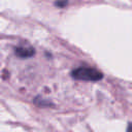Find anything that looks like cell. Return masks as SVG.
Instances as JSON below:
<instances>
[{
	"instance_id": "cell-1",
	"label": "cell",
	"mask_w": 132,
	"mask_h": 132,
	"mask_svg": "<svg viewBox=\"0 0 132 132\" xmlns=\"http://www.w3.org/2000/svg\"><path fill=\"white\" fill-rule=\"evenodd\" d=\"M71 76L78 80H86V81H97L103 77L102 72L97 70L93 67L80 66L72 70Z\"/></svg>"
},
{
	"instance_id": "cell-2",
	"label": "cell",
	"mask_w": 132,
	"mask_h": 132,
	"mask_svg": "<svg viewBox=\"0 0 132 132\" xmlns=\"http://www.w3.org/2000/svg\"><path fill=\"white\" fill-rule=\"evenodd\" d=\"M14 54L22 58V59H25V58H30L32 57L34 54H35V51L34 48L32 47H26V46H19V47H15L14 48Z\"/></svg>"
},
{
	"instance_id": "cell-3",
	"label": "cell",
	"mask_w": 132,
	"mask_h": 132,
	"mask_svg": "<svg viewBox=\"0 0 132 132\" xmlns=\"http://www.w3.org/2000/svg\"><path fill=\"white\" fill-rule=\"evenodd\" d=\"M67 4V0H58L55 2V5L58 7H64Z\"/></svg>"
},
{
	"instance_id": "cell-4",
	"label": "cell",
	"mask_w": 132,
	"mask_h": 132,
	"mask_svg": "<svg viewBox=\"0 0 132 132\" xmlns=\"http://www.w3.org/2000/svg\"><path fill=\"white\" fill-rule=\"evenodd\" d=\"M130 130H131V127H130V125H128V128H127V132H130Z\"/></svg>"
}]
</instances>
